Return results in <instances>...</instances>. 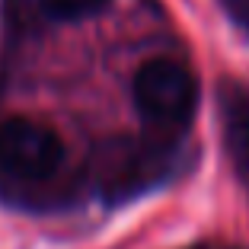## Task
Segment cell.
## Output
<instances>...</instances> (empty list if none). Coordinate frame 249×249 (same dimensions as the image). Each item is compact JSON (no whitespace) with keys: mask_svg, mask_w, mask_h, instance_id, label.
I'll return each mask as SVG.
<instances>
[{"mask_svg":"<svg viewBox=\"0 0 249 249\" xmlns=\"http://www.w3.org/2000/svg\"><path fill=\"white\" fill-rule=\"evenodd\" d=\"M64 166L61 138L32 122V118H7L0 124V182L3 185H38L58 176Z\"/></svg>","mask_w":249,"mask_h":249,"instance_id":"1","label":"cell"},{"mask_svg":"<svg viewBox=\"0 0 249 249\" xmlns=\"http://www.w3.org/2000/svg\"><path fill=\"white\" fill-rule=\"evenodd\" d=\"M134 106L157 128H182L198 106V83L179 61L157 58L134 73Z\"/></svg>","mask_w":249,"mask_h":249,"instance_id":"2","label":"cell"},{"mask_svg":"<svg viewBox=\"0 0 249 249\" xmlns=\"http://www.w3.org/2000/svg\"><path fill=\"white\" fill-rule=\"evenodd\" d=\"M220 128L236 176L249 185V87L243 83L220 87Z\"/></svg>","mask_w":249,"mask_h":249,"instance_id":"3","label":"cell"},{"mask_svg":"<svg viewBox=\"0 0 249 249\" xmlns=\"http://www.w3.org/2000/svg\"><path fill=\"white\" fill-rule=\"evenodd\" d=\"M16 7H22L36 19H52V22H73L96 16L99 10L109 7V0H16Z\"/></svg>","mask_w":249,"mask_h":249,"instance_id":"4","label":"cell"},{"mask_svg":"<svg viewBox=\"0 0 249 249\" xmlns=\"http://www.w3.org/2000/svg\"><path fill=\"white\" fill-rule=\"evenodd\" d=\"M220 7L243 32H249V0H220Z\"/></svg>","mask_w":249,"mask_h":249,"instance_id":"5","label":"cell"}]
</instances>
